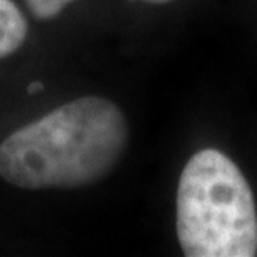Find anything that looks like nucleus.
Here are the masks:
<instances>
[{"label":"nucleus","instance_id":"obj_1","mask_svg":"<svg viewBox=\"0 0 257 257\" xmlns=\"http://www.w3.org/2000/svg\"><path fill=\"white\" fill-rule=\"evenodd\" d=\"M127 139V120L114 102L82 97L5 139L0 176L29 191L90 186L114 169Z\"/></svg>","mask_w":257,"mask_h":257},{"label":"nucleus","instance_id":"obj_2","mask_svg":"<svg viewBox=\"0 0 257 257\" xmlns=\"http://www.w3.org/2000/svg\"><path fill=\"white\" fill-rule=\"evenodd\" d=\"M176 229L187 257L257 255L254 194L232 159L215 149L189 159L179 179Z\"/></svg>","mask_w":257,"mask_h":257},{"label":"nucleus","instance_id":"obj_3","mask_svg":"<svg viewBox=\"0 0 257 257\" xmlns=\"http://www.w3.org/2000/svg\"><path fill=\"white\" fill-rule=\"evenodd\" d=\"M27 37V22L12 0H0V59L14 54Z\"/></svg>","mask_w":257,"mask_h":257},{"label":"nucleus","instance_id":"obj_4","mask_svg":"<svg viewBox=\"0 0 257 257\" xmlns=\"http://www.w3.org/2000/svg\"><path fill=\"white\" fill-rule=\"evenodd\" d=\"M25 2H27L34 17L40 20H49L57 17L64 10V7H67L74 0H25Z\"/></svg>","mask_w":257,"mask_h":257},{"label":"nucleus","instance_id":"obj_5","mask_svg":"<svg viewBox=\"0 0 257 257\" xmlns=\"http://www.w3.org/2000/svg\"><path fill=\"white\" fill-rule=\"evenodd\" d=\"M40 90H44V84H42V82H32V84H29V87H27V94L29 95L39 94Z\"/></svg>","mask_w":257,"mask_h":257},{"label":"nucleus","instance_id":"obj_6","mask_svg":"<svg viewBox=\"0 0 257 257\" xmlns=\"http://www.w3.org/2000/svg\"><path fill=\"white\" fill-rule=\"evenodd\" d=\"M144 2H149V4H167L171 0H144Z\"/></svg>","mask_w":257,"mask_h":257}]
</instances>
